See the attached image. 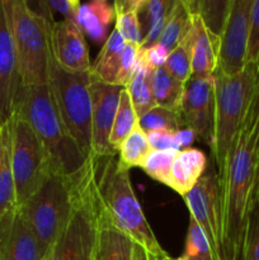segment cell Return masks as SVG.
<instances>
[{
	"mask_svg": "<svg viewBox=\"0 0 259 260\" xmlns=\"http://www.w3.org/2000/svg\"><path fill=\"white\" fill-rule=\"evenodd\" d=\"M254 146H255L256 156L259 159V96L258 102H256L255 118H254Z\"/></svg>",
	"mask_w": 259,
	"mask_h": 260,
	"instance_id": "ab89813d",
	"label": "cell"
},
{
	"mask_svg": "<svg viewBox=\"0 0 259 260\" xmlns=\"http://www.w3.org/2000/svg\"><path fill=\"white\" fill-rule=\"evenodd\" d=\"M139 50V46L124 43L121 55V65H119L118 76H117V85L126 88L127 84L132 79L137 66Z\"/></svg>",
	"mask_w": 259,
	"mask_h": 260,
	"instance_id": "e575fe53",
	"label": "cell"
},
{
	"mask_svg": "<svg viewBox=\"0 0 259 260\" xmlns=\"http://www.w3.org/2000/svg\"><path fill=\"white\" fill-rule=\"evenodd\" d=\"M14 114L24 119L45 146L55 174L74 175L88 157L66 128L48 85L22 86Z\"/></svg>",
	"mask_w": 259,
	"mask_h": 260,
	"instance_id": "277c9868",
	"label": "cell"
},
{
	"mask_svg": "<svg viewBox=\"0 0 259 260\" xmlns=\"http://www.w3.org/2000/svg\"><path fill=\"white\" fill-rule=\"evenodd\" d=\"M22 88L4 0H0V127L12 119Z\"/></svg>",
	"mask_w": 259,
	"mask_h": 260,
	"instance_id": "9a60e30c",
	"label": "cell"
},
{
	"mask_svg": "<svg viewBox=\"0 0 259 260\" xmlns=\"http://www.w3.org/2000/svg\"><path fill=\"white\" fill-rule=\"evenodd\" d=\"M189 217L197 222L207 238L215 260H225L221 223L220 180L215 165L206 172L190 192L183 197Z\"/></svg>",
	"mask_w": 259,
	"mask_h": 260,
	"instance_id": "30bf717a",
	"label": "cell"
},
{
	"mask_svg": "<svg viewBox=\"0 0 259 260\" xmlns=\"http://www.w3.org/2000/svg\"><path fill=\"white\" fill-rule=\"evenodd\" d=\"M22 86L47 85L51 60V9L42 14L25 0H4Z\"/></svg>",
	"mask_w": 259,
	"mask_h": 260,
	"instance_id": "5b68a950",
	"label": "cell"
},
{
	"mask_svg": "<svg viewBox=\"0 0 259 260\" xmlns=\"http://www.w3.org/2000/svg\"><path fill=\"white\" fill-rule=\"evenodd\" d=\"M124 43L126 42L123 38L116 29L109 33L95 61L91 62V78L101 83L117 85V76H118Z\"/></svg>",
	"mask_w": 259,
	"mask_h": 260,
	"instance_id": "44dd1931",
	"label": "cell"
},
{
	"mask_svg": "<svg viewBox=\"0 0 259 260\" xmlns=\"http://www.w3.org/2000/svg\"><path fill=\"white\" fill-rule=\"evenodd\" d=\"M215 111H213L212 151L218 179L225 173L236 139L245 124L259 96V65L246 63L234 75H225L216 70Z\"/></svg>",
	"mask_w": 259,
	"mask_h": 260,
	"instance_id": "3957f363",
	"label": "cell"
},
{
	"mask_svg": "<svg viewBox=\"0 0 259 260\" xmlns=\"http://www.w3.org/2000/svg\"><path fill=\"white\" fill-rule=\"evenodd\" d=\"M150 84L156 106L179 111L184 84L173 78L164 66L150 70Z\"/></svg>",
	"mask_w": 259,
	"mask_h": 260,
	"instance_id": "484cf974",
	"label": "cell"
},
{
	"mask_svg": "<svg viewBox=\"0 0 259 260\" xmlns=\"http://www.w3.org/2000/svg\"><path fill=\"white\" fill-rule=\"evenodd\" d=\"M139 124L146 134L155 131L179 132L184 127L182 114L178 109L156 106L139 118Z\"/></svg>",
	"mask_w": 259,
	"mask_h": 260,
	"instance_id": "1f68e13d",
	"label": "cell"
},
{
	"mask_svg": "<svg viewBox=\"0 0 259 260\" xmlns=\"http://www.w3.org/2000/svg\"><path fill=\"white\" fill-rule=\"evenodd\" d=\"M175 0H141L139 7V17L141 25L142 41L140 48L155 45L164 29L167 20L172 13Z\"/></svg>",
	"mask_w": 259,
	"mask_h": 260,
	"instance_id": "ffe728a7",
	"label": "cell"
},
{
	"mask_svg": "<svg viewBox=\"0 0 259 260\" xmlns=\"http://www.w3.org/2000/svg\"><path fill=\"white\" fill-rule=\"evenodd\" d=\"M246 63L259 65V0H253L251 4Z\"/></svg>",
	"mask_w": 259,
	"mask_h": 260,
	"instance_id": "d590c367",
	"label": "cell"
},
{
	"mask_svg": "<svg viewBox=\"0 0 259 260\" xmlns=\"http://www.w3.org/2000/svg\"><path fill=\"white\" fill-rule=\"evenodd\" d=\"M253 0H231L220 37L217 70L234 75L246 66L249 23Z\"/></svg>",
	"mask_w": 259,
	"mask_h": 260,
	"instance_id": "8fae6325",
	"label": "cell"
},
{
	"mask_svg": "<svg viewBox=\"0 0 259 260\" xmlns=\"http://www.w3.org/2000/svg\"><path fill=\"white\" fill-rule=\"evenodd\" d=\"M17 207L12 165V119L0 127V218Z\"/></svg>",
	"mask_w": 259,
	"mask_h": 260,
	"instance_id": "d6986e66",
	"label": "cell"
},
{
	"mask_svg": "<svg viewBox=\"0 0 259 260\" xmlns=\"http://www.w3.org/2000/svg\"><path fill=\"white\" fill-rule=\"evenodd\" d=\"M193 23L188 35L168 53L164 68L179 83L185 84L192 78Z\"/></svg>",
	"mask_w": 259,
	"mask_h": 260,
	"instance_id": "f1b7e54d",
	"label": "cell"
},
{
	"mask_svg": "<svg viewBox=\"0 0 259 260\" xmlns=\"http://www.w3.org/2000/svg\"><path fill=\"white\" fill-rule=\"evenodd\" d=\"M207 167V157L200 149L188 147L179 150L172 164L167 187L183 198L197 184Z\"/></svg>",
	"mask_w": 259,
	"mask_h": 260,
	"instance_id": "e0dca14e",
	"label": "cell"
},
{
	"mask_svg": "<svg viewBox=\"0 0 259 260\" xmlns=\"http://www.w3.org/2000/svg\"><path fill=\"white\" fill-rule=\"evenodd\" d=\"M152 150L146 132L137 123L131 134L123 140L117 154L122 165L130 170L132 168H142Z\"/></svg>",
	"mask_w": 259,
	"mask_h": 260,
	"instance_id": "83f0119b",
	"label": "cell"
},
{
	"mask_svg": "<svg viewBox=\"0 0 259 260\" xmlns=\"http://www.w3.org/2000/svg\"><path fill=\"white\" fill-rule=\"evenodd\" d=\"M132 260H149V251L144 246L135 243L134 245V256Z\"/></svg>",
	"mask_w": 259,
	"mask_h": 260,
	"instance_id": "60d3db41",
	"label": "cell"
},
{
	"mask_svg": "<svg viewBox=\"0 0 259 260\" xmlns=\"http://www.w3.org/2000/svg\"><path fill=\"white\" fill-rule=\"evenodd\" d=\"M116 22L113 3L106 0H94L88 4H81L78 15V23L84 35L91 40L102 41L107 37L109 25Z\"/></svg>",
	"mask_w": 259,
	"mask_h": 260,
	"instance_id": "7402d4cb",
	"label": "cell"
},
{
	"mask_svg": "<svg viewBox=\"0 0 259 260\" xmlns=\"http://www.w3.org/2000/svg\"><path fill=\"white\" fill-rule=\"evenodd\" d=\"M146 135L154 150H178L179 151L182 145L184 144L182 140V131H155Z\"/></svg>",
	"mask_w": 259,
	"mask_h": 260,
	"instance_id": "8d00e7d4",
	"label": "cell"
},
{
	"mask_svg": "<svg viewBox=\"0 0 259 260\" xmlns=\"http://www.w3.org/2000/svg\"><path fill=\"white\" fill-rule=\"evenodd\" d=\"M152 68L147 66L146 62L142 60L139 50L136 70H135V74L131 80H130V83L124 88L128 93L130 98H131L132 106H134L135 112H136L137 118H141L144 114H146L147 112L156 107L154 94H152L151 84H150V70Z\"/></svg>",
	"mask_w": 259,
	"mask_h": 260,
	"instance_id": "d4e9b609",
	"label": "cell"
},
{
	"mask_svg": "<svg viewBox=\"0 0 259 260\" xmlns=\"http://www.w3.org/2000/svg\"><path fill=\"white\" fill-rule=\"evenodd\" d=\"M90 83V73L63 70L51 55L47 85L66 128L86 157L91 155Z\"/></svg>",
	"mask_w": 259,
	"mask_h": 260,
	"instance_id": "52a82bcc",
	"label": "cell"
},
{
	"mask_svg": "<svg viewBox=\"0 0 259 260\" xmlns=\"http://www.w3.org/2000/svg\"><path fill=\"white\" fill-rule=\"evenodd\" d=\"M123 86L104 84L91 78V155L104 156L112 152L109 145Z\"/></svg>",
	"mask_w": 259,
	"mask_h": 260,
	"instance_id": "5bb4252c",
	"label": "cell"
},
{
	"mask_svg": "<svg viewBox=\"0 0 259 260\" xmlns=\"http://www.w3.org/2000/svg\"><path fill=\"white\" fill-rule=\"evenodd\" d=\"M88 162L96 196L107 220L152 255H168L145 217L141 203L132 188L130 170L119 161L118 154L90 155Z\"/></svg>",
	"mask_w": 259,
	"mask_h": 260,
	"instance_id": "7a4b0ae2",
	"label": "cell"
},
{
	"mask_svg": "<svg viewBox=\"0 0 259 260\" xmlns=\"http://www.w3.org/2000/svg\"><path fill=\"white\" fill-rule=\"evenodd\" d=\"M177 152L178 150H152L141 169L151 179L167 185Z\"/></svg>",
	"mask_w": 259,
	"mask_h": 260,
	"instance_id": "836d02e7",
	"label": "cell"
},
{
	"mask_svg": "<svg viewBox=\"0 0 259 260\" xmlns=\"http://www.w3.org/2000/svg\"><path fill=\"white\" fill-rule=\"evenodd\" d=\"M253 215L259 216V174H258V182H256L255 198H254V211H253Z\"/></svg>",
	"mask_w": 259,
	"mask_h": 260,
	"instance_id": "b9f144b4",
	"label": "cell"
},
{
	"mask_svg": "<svg viewBox=\"0 0 259 260\" xmlns=\"http://www.w3.org/2000/svg\"><path fill=\"white\" fill-rule=\"evenodd\" d=\"M47 4L51 10L60 12L63 15V19L78 20L79 10L81 8L79 0H48Z\"/></svg>",
	"mask_w": 259,
	"mask_h": 260,
	"instance_id": "f35d334b",
	"label": "cell"
},
{
	"mask_svg": "<svg viewBox=\"0 0 259 260\" xmlns=\"http://www.w3.org/2000/svg\"><path fill=\"white\" fill-rule=\"evenodd\" d=\"M137 123H139V118L132 106L131 98L124 89L119 99V106L117 109L113 127H112L111 136H109V145L113 151H118L123 140L131 134Z\"/></svg>",
	"mask_w": 259,
	"mask_h": 260,
	"instance_id": "f546056e",
	"label": "cell"
},
{
	"mask_svg": "<svg viewBox=\"0 0 259 260\" xmlns=\"http://www.w3.org/2000/svg\"><path fill=\"white\" fill-rule=\"evenodd\" d=\"M51 55L60 68L70 73H90L91 61L85 35L75 19L53 22L50 29Z\"/></svg>",
	"mask_w": 259,
	"mask_h": 260,
	"instance_id": "2e32d148",
	"label": "cell"
},
{
	"mask_svg": "<svg viewBox=\"0 0 259 260\" xmlns=\"http://www.w3.org/2000/svg\"><path fill=\"white\" fill-rule=\"evenodd\" d=\"M255 111L256 103L236 139L225 173L218 179L225 260H245L259 174L254 146Z\"/></svg>",
	"mask_w": 259,
	"mask_h": 260,
	"instance_id": "6da1fadb",
	"label": "cell"
},
{
	"mask_svg": "<svg viewBox=\"0 0 259 260\" xmlns=\"http://www.w3.org/2000/svg\"><path fill=\"white\" fill-rule=\"evenodd\" d=\"M215 84L212 78H190L184 84L179 112L184 127L210 145L212 139Z\"/></svg>",
	"mask_w": 259,
	"mask_h": 260,
	"instance_id": "7c38bea8",
	"label": "cell"
},
{
	"mask_svg": "<svg viewBox=\"0 0 259 260\" xmlns=\"http://www.w3.org/2000/svg\"><path fill=\"white\" fill-rule=\"evenodd\" d=\"M167 256H168V255H165V256H163V260H167Z\"/></svg>",
	"mask_w": 259,
	"mask_h": 260,
	"instance_id": "f6af8a7d",
	"label": "cell"
},
{
	"mask_svg": "<svg viewBox=\"0 0 259 260\" xmlns=\"http://www.w3.org/2000/svg\"><path fill=\"white\" fill-rule=\"evenodd\" d=\"M230 2L231 0H225V2L202 0V2H188V5L190 8V12L200 15L206 28L212 35L220 38L226 18H228Z\"/></svg>",
	"mask_w": 259,
	"mask_h": 260,
	"instance_id": "4dcf8cb0",
	"label": "cell"
},
{
	"mask_svg": "<svg viewBox=\"0 0 259 260\" xmlns=\"http://www.w3.org/2000/svg\"><path fill=\"white\" fill-rule=\"evenodd\" d=\"M12 165L17 207H22L52 174L47 151L29 124L12 117Z\"/></svg>",
	"mask_w": 259,
	"mask_h": 260,
	"instance_id": "9c48e42d",
	"label": "cell"
},
{
	"mask_svg": "<svg viewBox=\"0 0 259 260\" xmlns=\"http://www.w3.org/2000/svg\"><path fill=\"white\" fill-rule=\"evenodd\" d=\"M75 174L52 173L40 189L19 207L32 230L48 250L73 215L76 192Z\"/></svg>",
	"mask_w": 259,
	"mask_h": 260,
	"instance_id": "ba28073f",
	"label": "cell"
},
{
	"mask_svg": "<svg viewBox=\"0 0 259 260\" xmlns=\"http://www.w3.org/2000/svg\"><path fill=\"white\" fill-rule=\"evenodd\" d=\"M167 260H179V259H178V258H172V256L168 255V256H167Z\"/></svg>",
	"mask_w": 259,
	"mask_h": 260,
	"instance_id": "ee69618b",
	"label": "cell"
},
{
	"mask_svg": "<svg viewBox=\"0 0 259 260\" xmlns=\"http://www.w3.org/2000/svg\"><path fill=\"white\" fill-rule=\"evenodd\" d=\"M134 245L135 241L121 233L118 229L114 228L107 220L102 211L98 259L96 260H132Z\"/></svg>",
	"mask_w": 259,
	"mask_h": 260,
	"instance_id": "603a6c76",
	"label": "cell"
},
{
	"mask_svg": "<svg viewBox=\"0 0 259 260\" xmlns=\"http://www.w3.org/2000/svg\"><path fill=\"white\" fill-rule=\"evenodd\" d=\"M245 260H259V216L253 215L246 241Z\"/></svg>",
	"mask_w": 259,
	"mask_h": 260,
	"instance_id": "74e56055",
	"label": "cell"
},
{
	"mask_svg": "<svg viewBox=\"0 0 259 260\" xmlns=\"http://www.w3.org/2000/svg\"><path fill=\"white\" fill-rule=\"evenodd\" d=\"M141 0H117L113 3L116 12L114 29L130 45H141L142 35L139 20V7Z\"/></svg>",
	"mask_w": 259,
	"mask_h": 260,
	"instance_id": "4316f807",
	"label": "cell"
},
{
	"mask_svg": "<svg viewBox=\"0 0 259 260\" xmlns=\"http://www.w3.org/2000/svg\"><path fill=\"white\" fill-rule=\"evenodd\" d=\"M179 260H215L207 238L192 217H189L184 250Z\"/></svg>",
	"mask_w": 259,
	"mask_h": 260,
	"instance_id": "d6a6232c",
	"label": "cell"
},
{
	"mask_svg": "<svg viewBox=\"0 0 259 260\" xmlns=\"http://www.w3.org/2000/svg\"><path fill=\"white\" fill-rule=\"evenodd\" d=\"M192 23L193 13L190 12L188 0H175L167 24L156 43L169 53L188 35Z\"/></svg>",
	"mask_w": 259,
	"mask_h": 260,
	"instance_id": "cb8c5ba5",
	"label": "cell"
},
{
	"mask_svg": "<svg viewBox=\"0 0 259 260\" xmlns=\"http://www.w3.org/2000/svg\"><path fill=\"white\" fill-rule=\"evenodd\" d=\"M165 256V255H164ZM149 260H163V256H156L152 255V254L149 253Z\"/></svg>",
	"mask_w": 259,
	"mask_h": 260,
	"instance_id": "7bdbcfd3",
	"label": "cell"
},
{
	"mask_svg": "<svg viewBox=\"0 0 259 260\" xmlns=\"http://www.w3.org/2000/svg\"><path fill=\"white\" fill-rule=\"evenodd\" d=\"M48 251L19 207L0 218V260H45Z\"/></svg>",
	"mask_w": 259,
	"mask_h": 260,
	"instance_id": "4fadbf2b",
	"label": "cell"
},
{
	"mask_svg": "<svg viewBox=\"0 0 259 260\" xmlns=\"http://www.w3.org/2000/svg\"><path fill=\"white\" fill-rule=\"evenodd\" d=\"M75 183L73 215L45 260L98 259L102 208L88 160L75 174Z\"/></svg>",
	"mask_w": 259,
	"mask_h": 260,
	"instance_id": "8992f818",
	"label": "cell"
},
{
	"mask_svg": "<svg viewBox=\"0 0 259 260\" xmlns=\"http://www.w3.org/2000/svg\"><path fill=\"white\" fill-rule=\"evenodd\" d=\"M220 38L210 32L193 13L192 78H212L218 66Z\"/></svg>",
	"mask_w": 259,
	"mask_h": 260,
	"instance_id": "ac0fdd59",
	"label": "cell"
}]
</instances>
